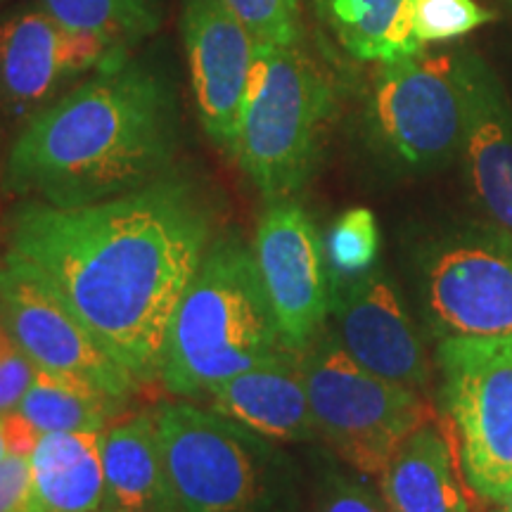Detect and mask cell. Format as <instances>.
Segmentation results:
<instances>
[{
	"instance_id": "6da1fadb",
	"label": "cell",
	"mask_w": 512,
	"mask_h": 512,
	"mask_svg": "<svg viewBox=\"0 0 512 512\" xmlns=\"http://www.w3.org/2000/svg\"><path fill=\"white\" fill-rule=\"evenodd\" d=\"M211 235L202 188L174 171L88 207L24 200L10 219L12 252L46 275L138 384L162 375L171 318Z\"/></svg>"
},
{
	"instance_id": "7a4b0ae2",
	"label": "cell",
	"mask_w": 512,
	"mask_h": 512,
	"mask_svg": "<svg viewBox=\"0 0 512 512\" xmlns=\"http://www.w3.org/2000/svg\"><path fill=\"white\" fill-rule=\"evenodd\" d=\"M176 147L174 88L126 55L31 114L10 145L3 188L60 209L88 207L169 174Z\"/></svg>"
},
{
	"instance_id": "3957f363",
	"label": "cell",
	"mask_w": 512,
	"mask_h": 512,
	"mask_svg": "<svg viewBox=\"0 0 512 512\" xmlns=\"http://www.w3.org/2000/svg\"><path fill=\"white\" fill-rule=\"evenodd\" d=\"M292 351L280 337L254 252L235 238L211 242L171 318L162 380L195 399L230 377Z\"/></svg>"
},
{
	"instance_id": "277c9868",
	"label": "cell",
	"mask_w": 512,
	"mask_h": 512,
	"mask_svg": "<svg viewBox=\"0 0 512 512\" xmlns=\"http://www.w3.org/2000/svg\"><path fill=\"white\" fill-rule=\"evenodd\" d=\"M335 112V83L302 46H256L233 159L266 202L311 181Z\"/></svg>"
},
{
	"instance_id": "5b68a950",
	"label": "cell",
	"mask_w": 512,
	"mask_h": 512,
	"mask_svg": "<svg viewBox=\"0 0 512 512\" xmlns=\"http://www.w3.org/2000/svg\"><path fill=\"white\" fill-rule=\"evenodd\" d=\"M302 370L318 434L361 475L380 477L401 441L434 420L420 392L358 366L328 332L302 351Z\"/></svg>"
},
{
	"instance_id": "8992f818",
	"label": "cell",
	"mask_w": 512,
	"mask_h": 512,
	"mask_svg": "<svg viewBox=\"0 0 512 512\" xmlns=\"http://www.w3.org/2000/svg\"><path fill=\"white\" fill-rule=\"evenodd\" d=\"M437 358L465 484L501 503L512 494V335H446Z\"/></svg>"
},
{
	"instance_id": "52a82bcc",
	"label": "cell",
	"mask_w": 512,
	"mask_h": 512,
	"mask_svg": "<svg viewBox=\"0 0 512 512\" xmlns=\"http://www.w3.org/2000/svg\"><path fill=\"white\" fill-rule=\"evenodd\" d=\"M155 420L185 512H271V451L254 432L192 403H162Z\"/></svg>"
},
{
	"instance_id": "ba28073f",
	"label": "cell",
	"mask_w": 512,
	"mask_h": 512,
	"mask_svg": "<svg viewBox=\"0 0 512 512\" xmlns=\"http://www.w3.org/2000/svg\"><path fill=\"white\" fill-rule=\"evenodd\" d=\"M368 124L396 162L430 169L463 147V93L453 55L380 62L368 93Z\"/></svg>"
},
{
	"instance_id": "9c48e42d",
	"label": "cell",
	"mask_w": 512,
	"mask_h": 512,
	"mask_svg": "<svg viewBox=\"0 0 512 512\" xmlns=\"http://www.w3.org/2000/svg\"><path fill=\"white\" fill-rule=\"evenodd\" d=\"M0 323L38 370L88 382L119 399L138 387L57 287L12 249L0 261Z\"/></svg>"
},
{
	"instance_id": "30bf717a",
	"label": "cell",
	"mask_w": 512,
	"mask_h": 512,
	"mask_svg": "<svg viewBox=\"0 0 512 512\" xmlns=\"http://www.w3.org/2000/svg\"><path fill=\"white\" fill-rule=\"evenodd\" d=\"M252 252L285 347L304 351L332 309L325 245L309 211L294 197L268 200Z\"/></svg>"
},
{
	"instance_id": "8fae6325",
	"label": "cell",
	"mask_w": 512,
	"mask_h": 512,
	"mask_svg": "<svg viewBox=\"0 0 512 512\" xmlns=\"http://www.w3.org/2000/svg\"><path fill=\"white\" fill-rule=\"evenodd\" d=\"M425 299L446 335H512V235L475 228L439 242L425 266Z\"/></svg>"
},
{
	"instance_id": "7c38bea8",
	"label": "cell",
	"mask_w": 512,
	"mask_h": 512,
	"mask_svg": "<svg viewBox=\"0 0 512 512\" xmlns=\"http://www.w3.org/2000/svg\"><path fill=\"white\" fill-rule=\"evenodd\" d=\"M126 55L62 27L41 5L10 12L0 17V105L17 117L36 114L79 76Z\"/></svg>"
},
{
	"instance_id": "4fadbf2b",
	"label": "cell",
	"mask_w": 512,
	"mask_h": 512,
	"mask_svg": "<svg viewBox=\"0 0 512 512\" xmlns=\"http://www.w3.org/2000/svg\"><path fill=\"white\" fill-rule=\"evenodd\" d=\"M181 19L197 114L211 143L233 157L259 43L223 0H188Z\"/></svg>"
},
{
	"instance_id": "5bb4252c",
	"label": "cell",
	"mask_w": 512,
	"mask_h": 512,
	"mask_svg": "<svg viewBox=\"0 0 512 512\" xmlns=\"http://www.w3.org/2000/svg\"><path fill=\"white\" fill-rule=\"evenodd\" d=\"M339 342L358 366L420 392L430 380L425 349L396 287L380 271L349 278L332 294Z\"/></svg>"
},
{
	"instance_id": "9a60e30c",
	"label": "cell",
	"mask_w": 512,
	"mask_h": 512,
	"mask_svg": "<svg viewBox=\"0 0 512 512\" xmlns=\"http://www.w3.org/2000/svg\"><path fill=\"white\" fill-rule=\"evenodd\" d=\"M463 93L465 171L477 202L496 228L512 235V102L477 50L453 53Z\"/></svg>"
},
{
	"instance_id": "2e32d148",
	"label": "cell",
	"mask_w": 512,
	"mask_h": 512,
	"mask_svg": "<svg viewBox=\"0 0 512 512\" xmlns=\"http://www.w3.org/2000/svg\"><path fill=\"white\" fill-rule=\"evenodd\" d=\"M209 408L238 422L256 437L304 441L316 437L302 351H283L245 373L230 377L209 394Z\"/></svg>"
},
{
	"instance_id": "e0dca14e",
	"label": "cell",
	"mask_w": 512,
	"mask_h": 512,
	"mask_svg": "<svg viewBox=\"0 0 512 512\" xmlns=\"http://www.w3.org/2000/svg\"><path fill=\"white\" fill-rule=\"evenodd\" d=\"M105 510L185 512L166 472L155 411L138 413L102 434Z\"/></svg>"
},
{
	"instance_id": "ac0fdd59",
	"label": "cell",
	"mask_w": 512,
	"mask_h": 512,
	"mask_svg": "<svg viewBox=\"0 0 512 512\" xmlns=\"http://www.w3.org/2000/svg\"><path fill=\"white\" fill-rule=\"evenodd\" d=\"M456 446L430 420L408 434L382 470V496L392 512H467Z\"/></svg>"
},
{
	"instance_id": "d6986e66",
	"label": "cell",
	"mask_w": 512,
	"mask_h": 512,
	"mask_svg": "<svg viewBox=\"0 0 512 512\" xmlns=\"http://www.w3.org/2000/svg\"><path fill=\"white\" fill-rule=\"evenodd\" d=\"M31 472L46 512L105 510L102 432L41 434L31 453Z\"/></svg>"
},
{
	"instance_id": "ffe728a7",
	"label": "cell",
	"mask_w": 512,
	"mask_h": 512,
	"mask_svg": "<svg viewBox=\"0 0 512 512\" xmlns=\"http://www.w3.org/2000/svg\"><path fill=\"white\" fill-rule=\"evenodd\" d=\"M320 27L356 62H392L422 53L413 0H311Z\"/></svg>"
},
{
	"instance_id": "44dd1931",
	"label": "cell",
	"mask_w": 512,
	"mask_h": 512,
	"mask_svg": "<svg viewBox=\"0 0 512 512\" xmlns=\"http://www.w3.org/2000/svg\"><path fill=\"white\" fill-rule=\"evenodd\" d=\"M121 406L124 399L93 384L36 368L34 382L19 401L17 413L41 434L102 432Z\"/></svg>"
},
{
	"instance_id": "7402d4cb",
	"label": "cell",
	"mask_w": 512,
	"mask_h": 512,
	"mask_svg": "<svg viewBox=\"0 0 512 512\" xmlns=\"http://www.w3.org/2000/svg\"><path fill=\"white\" fill-rule=\"evenodd\" d=\"M38 5L62 27L128 53L162 22L157 0H38Z\"/></svg>"
},
{
	"instance_id": "603a6c76",
	"label": "cell",
	"mask_w": 512,
	"mask_h": 512,
	"mask_svg": "<svg viewBox=\"0 0 512 512\" xmlns=\"http://www.w3.org/2000/svg\"><path fill=\"white\" fill-rule=\"evenodd\" d=\"M377 252H380V228L370 209H347L332 223L328 242H325V256L332 271L344 278H356V275L373 271Z\"/></svg>"
},
{
	"instance_id": "cb8c5ba5",
	"label": "cell",
	"mask_w": 512,
	"mask_h": 512,
	"mask_svg": "<svg viewBox=\"0 0 512 512\" xmlns=\"http://www.w3.org/2000/svg\"><path fill=\"white\" fill-rule=\"evenodd\" d=\"M245 24L256 43L294 48L302 46V0H223Z\"/></svg>"
},
{
	"instance_id": "d4e9b609",
	"label": "cell",
	"mask_w": 512,
	"mask_h": 512,
	"mask_svg": "<svg viewBox=\"0 0 512 512\" xmlns=\"http://www.w3.org/2000/svg\"><path fill=\"white\" fill-rule=\"evenodd\" d=\"M411 22L415 38L425 46L472 34L494 22V12L482 8L477 0H413Z\"/></svg>"
},
{
	"instance_id": "484cf974",
	"label": "cell",
	"mask_w": 512,
	"mask_h": 512,
	"mask_svg": "<svg viewBox=\"0 0 512 512\" xmlns=\"http://www.w3.org/2000/svg\"><path fill=\"white\" fill-rule=\"evenodd\" d=\"M36 377V366L0 323V415L17 411Z\"/></svg>"
},
{
	"instance_id": "4316f807",
	"label": "cell",
	"mask_w": 512,
	"mask_h": 512,
	"mask_svg": "<svg viewBox=\"0 0 512 512\" xmlns=\"http://www.w3.org/2000/svg\"><path fill=\"white\" fill-rule=\"evenodd\" d=\"M0 512H46L38 501L31 456L0 460Z\"/></svg>"
},
{
	"instance_id": "83f0119b",
	"label": "cell",
	"mask_w": 512,
	"mask_h": 512,
	"mask_svg": "<svg viewBox=\"0 0 512 512\" xmlns=\"http://www.w3.org/2000/svg\"><path fill=\"white\" fill-rule=\"evenodd\" d=\"M316 512H382V508L366 486L335 475L320 491Z\"/></svg>"
},
{
	"instance_id": "f1b7e54d",
	"label": "cell",
	"mask_w": 512,
	"mask_h": 512,
	"mask_svg": "<svg viewBox=\"0 0 512 512\" xmlns=\"http://www.w3.org/2000/svg\"><path fill=\"white\" fill-rule=\"evenodd\" d=\"M8 456V444H5V430H3V415H0V460Z\"/></svg>"
},
{
	"instance_id": "f546056e",
	"label": "cell",
	"mask_w": 512,
	"mask_h": 512,
	"mask_svg": "<svg viewBox=\"0 0 512 512\" xmlns=\"http://www.w3.org/2000/svg\"><path fill=\"white\" fill-rule=\"evenodd\" d=\"M498 508H494L491 512H512V494L505 498V501H501V503H496Z\"/></svg>"
},
{
	"instance_id": "4dcf8cb0",
	"label": "cell",
	"mask_w": 512,
	"mask_h": 512,
	"mask_svg": "<svg viewBox=\"0 0 512 512\" xmlns=\"http://www.w3.org/2000/svg\"><path fill=\"white\" fill-rule=\"evenodd\" d=\"M501 3H503V5H508V8L512 10V0H501Z\"/></svg>"
},
{
	"instance_id": "1f68e13d",
	"label": "cell",
	"mask_w": 512,
	"mask_h": 512,
	"mask_svg": "<svg viewBox=\"0 0 512 512\" xmlns=\"http://www.w3.org/2000/svg\"><path fill=\"white\" fill-rule=\"evenodd\" d=\"M102 512H126V510H102Z\"/></svg>"
}]
</instances>
